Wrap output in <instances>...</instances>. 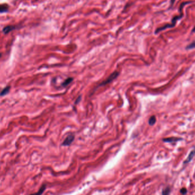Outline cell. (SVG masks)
Here are the masks:
<instances>
[{
  "mask_svg": "<svg viewBox=\"0 0 195 195\" xmlns=\"http://www.w3.org/2000/svg\"><path fill=\"white\" fill-rule=\"evenodd\" d=\"M190 3H191L190 1H188V2H184V3H183L182 4H181L180 8H179V12H180V15H176V16H175L172 18V19L171 20V24H166L164 26L159 27V28H157L155 30V33L156 34H158L159 33H160L161 31L165 30V29L174 28L176 24V22L178 21V20L182 18L183 17L184 13L183 12V9L184 8V6L185 5H187L188 4H190Z\"/></svg>",
  "mask_w": 195,
  "mask_h": 195,
  "instance_id": "1",
  "label": "cell"
},
{
  "mask_svg": "<svg viewBox=\"0 0 195 195\" xmlns=\"http://www.w3.org/2000/svg\"><path fill=\"white\" fill-rule=\"evenodd\" d=\"M119 72H118L117 71H114V72L112 73L111 74H110V75L106 80H104V81L102 82L101 83H100L99 86H105V85L109 84L110 83L113 82L114 79H116L119 76Z\"/></svg>",
  "mask_w": 195,
  "mask_h": 195,
  "instance_id": "2",
  "label": "cell"
},
{
  "mask_svg": "<svg viewBox=\"0 0 195 195\" xmlns=\"http://www.w3.org/2000/svg\"><path fill=\"white\" fill-rule=\"evenodd\" d=\"M75 139V135H73V134H70V135H68L66 139L64 140L63 142L62 145V146H69L71 144L74 140Z\"/></svg>",
  "mask_w": 195,
  "mask_h": 195,
  "instance_id": "3",
  "label": "cell"
},
{
  "mask_svg": "<svg viewBox=\"0 0 195 195\" xmlns=\"http://www.w3.org/2000/svg\"><path fill=\"white\" fill-rule=\"evenodd\" d=\"M18 28V26L17 25H8L4 27L3 29V31L5 34H7L8 33H10L11 31L14 30Z\"/></svg>",
  "mask_w": 195,
  "mask_h": 195,
  "instance_id": "4",
  "label": "cell"
},
{
  "mask_svg": "<svg viewBox=\"0 0 195 195\" xmlns=\"http://www.w3.org/2000/svg\"><path fill=\"white\" fill-rule=\"evenodd\" d=\"M9 8V6L7 4H0V13H5L8 12Z\"/></svg>",
  "mask_w": 195,
  "mask_h": 195,
  "instance_id": "5",
  "label": "cell"
},
{
  "mask_svg": "<svg viewBox=\"0 0 195 195\" xmlns=\"http://www.w3.org/2000/svg\"><path fill=\"white\" fill-rule=\"evenodd\" d=\"M181 140H182V139L181 138H168L163 139V140L164 141V142H167V143L176 142Z\"/></svg>",
  "mask_w": 195,
  "mask_h": 195,
  "instance_id": "6",
  "label": "cell"
},
{
  "mask_svg": "<svg viewBox=\"0 0 195 195\" xmlns=\"http://www.w3.org/2000/svg\"><path fill=\"white\" fill-rule=\"evenodd\" d=\"M195 155V149L192 150V151L190 152V154H189V155L187 157L186 160L184 161V164H186V163H188L190 162V161L192 160V159L193 158V157Z\"/></svg>",
  "mask_w": 195,
  "mask_h": 195,
  "instance_id": "7",
  "label": "cell"
},
{
  "mask_svg": "<svg viewBox=\"0 0 195 195\" xmlns=\"http://www.w3.org/2000/svg\"><path fill=\"white\" fill-rule=\"evenodd\" d=\"M46 188V185L45 184H43L41 186V188H39L38 191L36 193H34L33 194H31L30 195H42L43 194V193L44 192Z\"/></svg>",
  "mask_w": 195,
  "mask_h": 195,
  "instance_id": "8",
  "label": "cell"
},
{
  "mask_svg": "<svg viewBox=\"0 0 195 195\" xmlns=\"http://www.w3.org/2000/svg\"><path fill=\"white\" fill-rule=\"evenodd\" d=\"M74 78H68V79H66L62 83V87H66L68 86L69 84H70L71 82L73 81Z\"/></svg>",
  "mask_w": 195,
  "mask_h": 195,
  "instance_id": "9",
  "label": "cell"
},
{
  "mask_svg": "<svg viewBox=\"0 0 195 195\" xmlns=\"http://www.w3.org/2000/svg\"><path fill=\"white\" fill-rule=\"evenodd\" d=\"M10 86H7L4 88L3 90L1 91V93H0V96H5L9 93V92L10 91Z\"/></svg>",
  "mask_w": 195,
  "mask_h": 195,
  "instance_id": "10",
  "label": "cell"
},
{
  "mask_svg": "<svg viewBox=\"0 0 195 195\" xmlns=\"http://www.w3.org/2000/svg\"><path fill=\"white\" fill-rule=\"evenodd\" d=\"M156 122V119L155 116H152L151 117L149 118L148 123H149V124L150 125H154L155 124Z\"/></svg>",
  "mask_w": 195,
  "mask_h": 195,
  "instance_id": "11",
  "label": "cell"
},
{
  "mask_svg": "<svg viewBox=\"0 0 195 195\" xmlns=\"http://www.w3.org/2000/svg\"><path fill=\"white\" fill-rule=\"evenodd\" d=\"M171 192V189L169 187H167L163 190L162 195H169Z\"/></svg>",
  "mask_w": 195,
  "mask_h": 195,
  "instance_id": "12",
  "label": "cell"
},
{
  "mask_svg": "<svg viewBox=\"0 0 195 195\" xmlns=\"http://www.w3.org/2000/svg\"><path fill=\"white\" fill-rule=\"evenodd\" d=\"M194 48H195V41L192 42L191 44H189L186 47V49H187V50H190V49H193Z\"/></svg>",
  "mask_w": 195,
  "mask_h": 195,
  "instance_id": "13",
  "label": "cell"
},
{
  "mask_svg": "<svg viewBox=\"0 0 195 195\" xmlns=\"http://www.w3.org/2000/svg\"><path fill=\"white\" fill-rule=\"evenodd\" d=\"M180 192H181V193H182V194H185L187 193V189H185V188H183V189H181L180 190Z\"/></svg>",
  "mask_w": 195,
  "mask_h": 195,
  "instance_id": "14",
  "label": "cell"
},
{
  "mask_svg": "<svg viewBox=\"0 0 195 195\" xmlns=\"http://www.w3.org/2000/svg\"><path fill=\"white\" fill-rule=\"evenodd\" d=\"M80 100H81V96H79V97H78V98H77V100H75V104H78V103H79L80 101Z\"/></svg>",
  "mask_w": 195,
  "mask_h": 195,
  "instance_id": "15",
  "label": "cell"
},
{
  "mask_svg": "<svg viewBox=\"0 0 195 195\" xmlns=\"http://www.w3.org/2000/svg\"><path fill=\"white\" fill-rule=\"evenodd\" d=\"M176 1V0H171V3H170V7H172L174 5L175 2Z\"/></svg>",
  "mask_w": 195,
  "mask_h": 195,
  "instance_id": "16",
  "label": "cell"
},
{
  "mask_svg": "<svg viewBox=\"0 0 195 195\" xmlns=\"http://www.w3.org/2000/svg\"><path fill=\"white\" fill-rule=\"evenodd\" d=\"M192 33H195V26H194V28H193V29H192Z\"/></svg>",
  "mask_w": 195,
  "mask_h": 195,
  "instance_id": "17",
  "label": "cell"
},
{
  "mask_svg": "<svg viewBox=\"0 0 195 195\" xmlns=\"http://www.w3.org/2000/svg\"><path fill=\"white\" fill-rule=\"evenodd\" d=\"M1 55H2V54H1V53H0V57H1Z\"/></svg>",
  "mask_w": 195,
  "mask_h": 195,
  "instance_id": "18",
  "label": "cell"
}]
</instances>
